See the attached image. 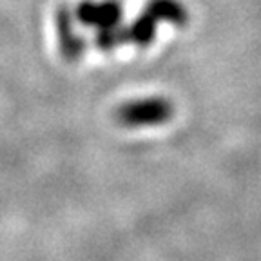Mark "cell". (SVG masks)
<instances>
[{"label": "cell", "mask_w": 261, "mask_h": 261, "mask_svg": "<svg viewBox=\"0 0 261 261\" xmlns=\"http://www.w3.org/2000/svg\"><path fill=\"white\" fill-rule=\"evenodd\" d=\"M174 107L165 98H145L127 102L116 111V120L125 127L160 125L172 118Z\"/></svg>", "instance_id": "cell-1"}, {"label": "cell", "mask_w": 261, "mask_h": 261, "mask_svg": "<svg viewBox=\"0 0 261 261\" xmlns=\"http://www.w3.org/2000/svg\"><path fill=\"white\" fill-rule=\"evenodd\" d=\"M123 9L118 0H103V2H94V0H82L76 6V18L84 25L96 29L114 28L122 22Z\"/></svg>", "instance_id": "cell-2"}, {"label": "cell", "mask_w": 261, "mask_h": 261, "mask_svg": "<svg viewBox=\"0 0 261 261\" xmlns=\"http://www.w3.org/2000/svg\"><path fill=\"white\" fill-rule=\"evenodd\" d=\"M58 35V49L67 62H78L86 53V42L74 29V15L67 6H60L55 13Z\"/></svg>", "instance_id": "cell-3"}, {"label": "cell", "mask_w": 261, "mask_h": 261, "mask_svg": "<svg viewBox=\"0 0 261 261\" xmlns=\"http://www.w3.org/2000/svg\"><path fill=\"white\" fill-rule=\"evenodd\" d=\"M145 13L151 15L154 20L169 22L174 25L187 24V11L178 0H149Z\"/></svg>", "instance_id": "cell-4"}, {"label": "cell", "mask_w": 261, "mask_h": 261, "mask_svg": "<svg viewBox=\"0 0 261 261\" xmlns=\"http://www.w3.org/2000/svg\"><path fill=\"white\" fill-rule=\"evenodd\" d=\"M125 31L127 42L138 45V47H147V45H151V42L156 37V20L143 11L129 28H125Z\"/></svg>", "instance_id": "cell-5"}, {"label": "cell", "mask_w": 261, "mask_h": 261, "mask_svg": "<svg viewBox=\"0 0 261 261\" xmlns=\"http://www.w3.org/2000/svg\"><path fill=\"white\" fill-rule=\"evenodd\" d=\"M125 42H127L125 28H118V25L98 29L96 37H94V45L100 51H111V49H116L118 45L125 44Z\"/></svg>", "instance_id": "cell-6"}]
</instances>
